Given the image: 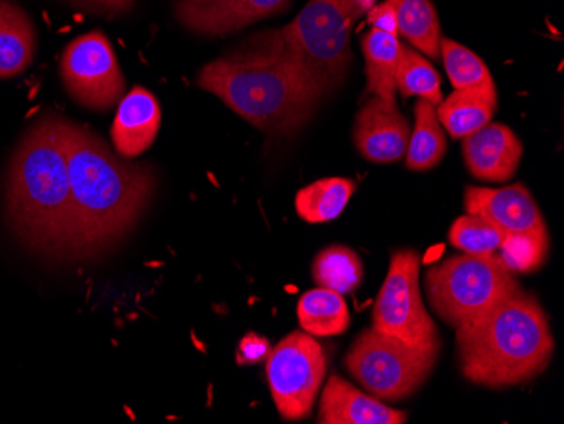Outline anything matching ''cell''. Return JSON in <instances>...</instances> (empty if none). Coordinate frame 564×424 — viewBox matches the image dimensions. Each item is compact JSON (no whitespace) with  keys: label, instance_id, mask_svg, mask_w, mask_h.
<instances>
[{"label":"cell","instance_id":"obj_23","mask_svg":"<svg viewBox=\"0 0 564 424\" xmlns=\"http://www.w3.org/2000/svg\"><path fill=\"white\" fill-rule=\"evenodd\" d=\"M355 183L347 178H325L300 189L294 199L297 215L310 224L335 220L347 207Z\"/></svg>","mask_w":564,"mask_h":424},{"label":"cell","instance_id":"obj_31","mask_svg":"<svg viewBox=\"0 0 564 424\" xmlns=\"http://www.w3.org/2000/svg\"><path fill=\"white\" fill-rule=\"evenodd\" d=\"M370 26L372 30L386 31V33L398 34V19L395 11L388 0L383 4L373 6L369 12Z\"/></svg>","mask_w":564,"mask_h":424},{"label":"cell","instance_id":"obj_2","mask_svg":"<svg viewBox=\"0 0 564 424\" xmlns=\"http://www.w3.org/2000/svg\"><path fill=\"white\" fill-rule=\"evenodd\" d=\"M198 87L274 138L297 134L322 100L288 55L278 31L256 34L236 52L203 66Z\"/></svg>","mask_w":564,"mask_h":424},{"label":"cell","instance_id":"obj_14","mask_svg":"<svg viewBox=\"0 0 564 424\" xmlns=\"http://www.w3.org/2000/svg\"><path fill=\"white\" fill-rule=\"evenodd\" d=\"M464 156L475 178L503 183L518 171L522 144L518 135L503 123H487L464 138Z\"/></svg>","mask_w":564,"mask_h":424},{"label":"cell","instance_id":"obj_17","mask_svg":"<svg viewBox=\"0 0 564 424\" xmlns=\"http://www.w3.org/2000/svg\"><path fill=\"white\" fill-rule=\"evenodd\" d=\"M34 55L36 30L30 14L14 0H0V78L24 73Z\"/></svg>","mask_w":564,"mask_h":424},{"label":"cell","instance_id":"obj_20","mask_svg":"<svg viewBox=\"0 0 564 424\" xmlns=\"http://www.w3.org/2000/svg\"><path fill=\"white\" fill-rule=\"evenodd\" d=\"M301 328L313 337L341 335L350 327V313L341 294L318 287L307 291L297 303Z\"/></svg>","mask_w":564,"mask_h":424},{"label":"cell","instance_id":"obj_9","mask_svg":"<svg viewBox=\"0 0 564 424\" xmlns=\"http://www.w3.org/2000/svg\"><path fill=\"white\" fill-rule=\"evenodd\" d=\"M420 268L416 251L402 249L392 254L373 308V328L409 344H440L436 325L421 297Z\"/></svg>","mask_w":564,"mask_h":424},{"label":"cell","instance_id":"obj_1","mask_svg":"<svg viewBox=\"0 0 564 424\" xmlns=\"http://www.w3.org/2000/svg\"><path fill=\"white\" fill-rule=\"evenodd\" d=\"M73 198V256L109 251L134 229L151 204L156 176L148 163L119 156L100 135L62 117Z\"/></svg>","mask_w":564,"mask_h":424},{"label":"cell","instance_id":"obj_22","mask_svg":"<svg viewBox=\"0 0 564 424\" xmlns=\"http://www.w3.org/2000/svg\"><path fill=\"white\" fill-rule=\"evenodd\" d=\"M414 117L416 122L409 138L405 166L413 171H427L442 163L446 153V139L436 106L420 98L414 107Z\"/></svg>","mask_w":564,"mask_h":424},{"label":"cell","instance_id":"obj_15","mask_svg":"<svg viewBox=\"0 0 564 424\" xmlns=\"http://www.w3.org/2000/svg\"><path fill=\"white\" fill-rule=\"evenodd\" d=\"M161 128V107L158 98L142 87L132 88L119 102L113 119V148L119 156L132 160L145 153Z\"/></svg>","mask_w":564,"mask_h":424},{"label":"cell","instance_id":"obj_4","mask_svg":"<svg viewBox=\"0 0 564 424\" xmlns=\"http://www.w3.org/2000/svg\"><path fill=\"white\" fill-rule=\"evenodd\" d=\"M459 367L485 388H512L546 370L554 354L546 313L519 287L480 318L456 328Z\"/></svg>","mask_w":564,"mask_h":424},{"label":"cell","instance_id":"obj_10","mask_svg":"<svg viewBox=\"0 0 564 424\" xmlns=\"http://www.w3.org/2000/svg\"><path fill=\"white\" fill-rule=\"evenodd\" d=\"M59 72L69 97L85 109L106 112L122 100L126 78L112 43L100 31L73 40L63 53Z\"/></svg>","mask_w":564,"mask_h":424},{"label":"cell","instance_id":"obj_5","mask_svg":"<svg viewBox=\"0 0 564 424\" xmlns=\"http://www.w3.org/2000/svg\"><path fill=\"white\" fill-rule=\"evenodd\" d=\"M355 19L347 0H310L293 22L278 30L282 46L319 98L347 77Z\"/></svg>","mask_w":564,"mask_h":424},{"label":"cell","instance_id":"obj_13","mask_svg":"<svg viewBox=\"0 0 564 424\" xmlns=\"http://www.w3.org/2000/svg\"><path fill=\"white\" fill-rule=\"evenodd\" d=\"M411 123L398 106L370 98L355 119L354 141L370 163H394L408 151Z\"/></svg>","mask_w":564,"mask_h":424},{"label":"cell","instance_id":"obj_16","mask_svg":"<svg viewBox=\"0 0 564 424\" xmlns=\"http://www.w3.org/2000/svg\"><path fill=\"white\" fill-rule=\"evenodd\" d=\"M408 414L392 410L379 399L355 389L345 379L332 376L322 395L318 423L322 424H402Z\"/></svg>","mask_w":564,"mask_h":424},{"label":"cell","instance_id":"obj_6","mask_svg":"<svg viewBox=\"0 0 564 424\" xmlns=\"http://www.w3.org/2000/svg\"><path fill=\"white\" fill-rule=\"evenodd\" d=\"M427 300L449 327L480 318L519 290L514 272L497 256H453L427 269Z\"/></svg>","mask_w":564,"mask_h":424},{"label":"cell","instance_id":"obj_27","mask_svg":"<svg viewBox=\"0 0 564 424\" xmlns=\"http://www.w3.org/2000/svg\"><path fill=\"white\" fill-rule=\"evenodd\" d=\"M507 233L487 218L477 215L456 218L449 229V242L453 247L474 256H496Z\"/></svg>","mask_w":564,"mask_h":424},{"label":"cell","instance_id":"obj_11","mask_svg":"<svg viewBox=\"0 0 564 424\" xmlns=\"http://www.w3.org/2000/svg\"><path fill=\"white\" fill-rule=\"evenodd\" d=\"M290 6L291 0H180L174 14L192 33L221 36L281 14Z\"/></svg>","mask_w":564,"mask_h":424},{"label":"cell","instance_id":"obj_26","mask_svg":"<svg viewBox=\"0 0 564 424\" xmlns=\"http://www.w3.org/2000/svg\"><path fill=\"white\" fill-rule=\"evenodd\" d=\"M395 88L404 97H421L433 106H440L443 100L438 72L420 53L414 52L413 47L402 44L395 69Z\"/></svg>","mask_w":564,"mask_h":424},{"label":"cell","instance_id":"obj_12","mask_svg":"<svg viewBox=\"0 0 564 424\" xmlns=\"http://www.w3.org/2000/svg\"><path fill=\"white\" fill-rule=\"evenodd\" d=\"M468 215L487 218L506 233L547 236L543 215L525 186L490 189L468 186L465 192Z\"/></svg>","mask_w":564,"mask_h":424},{"label":"cell","instance_id":"obj_30","mask_svg":"<svg viewBox=\"0 0 564 424\" xmlns=\"http://www.w3.org/2000/svg\"><path fill=\"white\" fill-rule=\"evenodd\" d=\"M68 2L78 6L84 11L91 12V14L113 18V15H122L131 11L135 0H68Z\"/></svg>","mask_w":564,"mask_h":424},{"label":"cell","instance_id":"obj_18","mask_svg":"<svg viewBox=\"0 0 564 424\" xmlns=\"http://www.w3.org/2000/svg\"><path fill=\"white\" fill-rule=\"evenodd\" d=\"M362 52L367 65V90L391 106L395 104V69H398V34L372 30L362 40Z\"/></svg>","mask_w":564,"mask_h":424},{"label":"cell","instance_id":"obj_3","mask_svg":"<svg viewBox=\"0 0 564 424\" xmlns=\"http://www.w3.org/2000/svg\"><path fill=\"white\" fill-rule=\"evenodd\" d=\"M6 211L30 249L72 259L73 198L62 116L44 113L19 141L8 167Z\"/></svg>","mask_w":564,"mask_h":424},{"label":"cell","instance_id":"obj_28","mask_svg":"<svg viewBox=\"0 0 564 424\" xmlns=\"http://www.w3.org/2000/svg\"><path fill=\"white\" fill-rule=\"evenodd\" d=\"M547 243V236L507 233L497 258L512 272H532L543 264Z\"/></svg>","mask_w":564,"mask_h":424},{"label":"cell","instance_id":"obj_19","mask_svg":"<svg viewBox=\"0 0 564 424\" xmlns=\"http://www.w3.org/2000/svg\"><path fill=\"white\" fill-rule=\"evenodd\" d=\"M497 110V95L475 90H455L442 100L440 123L445 126L453 139H464L484 128Z\"/></svg>","mask_w":564,"mask_h":424},{"label":"cell","instance_id":"obj_25","mask_svg":"<svg viewBox=\"0 0 564 424\" xmlns=\"http://www.w3.org/2000/svg\"><path fill=\"white\" fill-rule=\"evenodd\" d=\"M440 56H443L446 73L455 90H475L497 95L489 68L468 47L442 37Z\"/></svg>","mask_w":564,"mask_h":424},{"label":"cell","instance_id":"obj_8","mask_svg":"<svg viewBox=\"0 0 564 424\" xmlns=\"http://www.w3.org/2000/svg\"><path fill=\"white\" fill-rule=\"evenodd\" d=\"M268 381L279 414L288 421L307 417L326 372V356L313 335L294 331L268 357Z\"/></svg>","mask_w":564,"mask_h":424},{"label":"cell","instance_id":"obj_21","mask_svg":"<svg viewBox=\"0 0 564 424\" xmlns=\"http://www.w3.org/2000/svg\"><path fill=\"white\" fill-rule=\"evenodd\" d=\"M398 19V34L430 58H440L442 28L431 0H388Z\"/></svg>","mask_w":564,"mask_h":424},{"label":"cell","instance_id":"obj_29","mask_svg":"<svg viewBox=\"0 0 564 424\" xmlns=\"http://www.w3.org/2000/svg\"><path fill=\"white\" fill-rule=\"evenodd\" d=\"M271 354V344L268 338L258 334H249L240 340L237 350V362L239 366H256L264 362Z\"/></svg>","mask_w":564,"mask_h":424},{"label":"cell","instance_id":"obj_24","mask_svg":"<svg viewBox=\"0 0 564 424\" xmlns=\"http://www.w3.org/2000/svg\"><path fill=\"white\" fill-rule=\"evenodd\" d=\"M313 280L319 287H326L344 296L362 284V261L350 247H328L319 252L313 262Z\"/></svg>","mask_w":564,"mask_h":424},{"label":"cell","instance_id":"obj_7","mask_svg":"<svg viewBox=\"0 0 564 424\" xmlns=\"http://www.w3.org/2000/svg\"><path fill=\"white\" fill-rule=\"evenodd\" d=\"M438 354L440 344H409L369 328L351 345L345 366L373 398L401 401L430 378Z\"/></svg>","mask_w":564,"mask_h":424}]
</instances>
